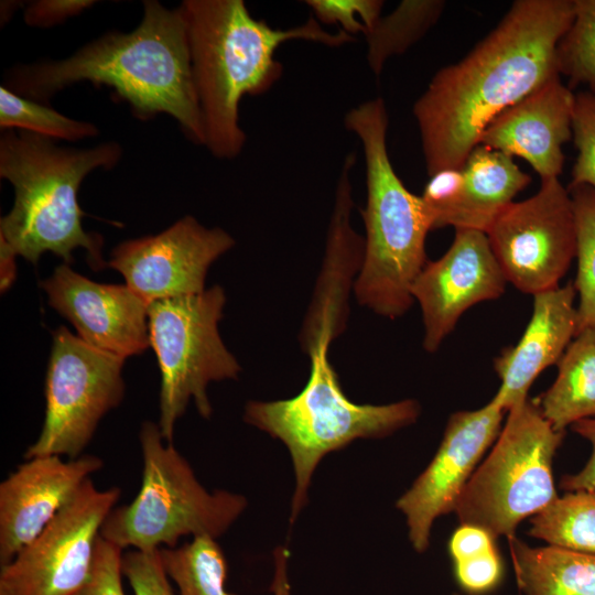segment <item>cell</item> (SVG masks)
Here are the masks:
<instances>
[{"instance_id":"obj_14","label":"cell","mask_w":595,"mask_h":595,"mask_svg":"<svg viewBox=\"0 0 595 595\" xmlns=\"http://www.w3.org/2000/svg\"><path fill=\"white\" fill-rule=\"evenodd\" d=\"M234 245L225 230L185 216L158 235L119 244L107 266L150 304L205 291L208 268Z\"/></svg>"},{"instance_id":"obj_10","label":"cell","mask_w":595,"mask_h":595,"mask_svg":"<svg viewBox=\"0 0 595 595\" xmlns=\"http://www.w3.org/2000/svg\"><path fill=\"white\" fill-rule=\"evenodd\" d=\"M123 358L91 347L64 326L54 331L45 378L44 423L24 458L82 456L100 420L123 398Z\"/></svg>"},{"instance_id":"obj_9","label":"cell","mask_w":595,"mask_h":595,"mask_svg":"<svg viewBox=\"0 0 595 595\" xmlns=\"http://www.w3.org/2000/svg\"><path fill=\"white\" fill-rule=\"evenodd\" d=\"M225 303L223 288L214 285L148 305L150 346L161 371L158 424L166 442L173 441L175 423L191 399L199 415L209 419V382L235 379L241 369L218 332Z\"/></svg>"},{"instance_id":"obj_22","label":"cell","mask_w":595,"mask_h":595,"mask_svg":"<svg viewBox=\"0 0 595 595\" xmlns=\"http://www.w3.org/2000/svg\"><path fill=\"white\" fill-rule=\"evenodd\" d=\"M558 377L540 397L542 415L560 432L595 418V324L575 335L558 361Z\"/></svg>"},{"instance_id":"obj_35","label":"cell","mask_w":595,"mask_h":595,"mask_svg":"<svg viewBox=\"0 0 595 595\" xmlns=\"http://www.w3.org/2000/svg\"><path fill=\"white\" fill-rule=\"evenodd\" d=\"M91 0H37L24 10V21L30 26L50 28L75 17L94 6Z\"/></svg>"},{"instance_id":"obj_26","label":"cell","mask_w":595,"mask_h":595,"mask_svg":"<svg viewBox=\"0 0 595 595\" xmlns=\"http://www.w3.org/2000/svg\"><path fill=\"white\" fill-rule=\"evenodd\" d=\"M0 127L68 141L98 134L95 125L68 118L47 104L20 96L3 85L0 87Z\"/></svg>"},{"instance_id":"obj_23","label":"cell","mask_w":595,"mask_h":595,"mask_svg":"<svg viewBox=\"0 0 595 595\" xmlns=\"http://www.w3.org/2000/svg\"><path fill=\"white\" fill-rule=\"evenodd\" d=\"M216 540L196 537L160 550L165 572L180 595H235L226 588L227 561Z\"/></svg>"},{"instance_id":"obj_29","label":"cell","mask_w":595,"mask_h":595,"mask_svg":"<svg viewBox=\"0 0 595 595\" xmlns=\"http://www.w3.org/2000/svg\"><path fill=\"white\" fill-rule=\"evenodd\" d=\"M572 139L577 150L569 186L587 185L595 190V96L575 93Z\"/></svg>"},{"instance_id":"obj_36","label":"cell","mask_w":595,"mask_h":595,"mask_svg":"<svg viewBox=\"0 0 595 595\" xmlns=\"http://www.w3.org/2000/svg\"><path fill=\"white\" fill-rule=\"evenodd\" d=\"M494 540L495 538L480 527L461 524L450 539L448 551L453 562H456L495 549Z\"/></svg>"},{"instance_id":"obj_34","label":"cell","mask_w":595,"mask_h":595,"mask_svg":"<svg viewBox=\"0 0 595 595\" xmlns=\"http://www.w3.org/2000/svg\"><path fill=\"white\" fill-rule=\"evenodd\" d=\"M459 586L472 595L493 591L502 577V562L497 549L454 562Z\"/></svg>"},{"instance_id":"obj_20","label":"cell","mask_w":595,"mask_h":595,"mask_svg":"<svg viewBox=\"0 0 595 595\" xmlns=\"http://www.w3.org/2000/svg\"><path fill=\"white\" fill-rule=\"evenodd\" d=\"M462 170L463 197L451 221L455 229L486 234L496 217L531 183V176L513 158L483 144L472 150Z\"/></svg>"},{"instance_id":"obj_13","label":"cell","mask_w":595,"mask_h":595,"mask_svg":"<svg viewBox=\"0 0 595 595\" xmlns=\"http://www.w3.org/2000/svg\"><path fill=\"white\" fill-rule=\"evenodd\" d=\"M505 412L490 400L480 409L451 414L432 461L396 504L416 552L429 548L436 518L454 511L482 456L498 437Z\"/></svg>"},{"instance_id":"obj_17","label":"cell","mask_w":595,"mask_h":595,"mask_svg":"<svg viewBox=\"0 0 595 595\" xmlns=\"http://www.w3.org/2000/svg\"><path fill=\"white\" fill-rule=\"evenodd\" d=\"M102 466L95 455L67 461L43 455L25 459L9 474L0 483V565L34 540Z\"/></svg>"},{"instance_id":"obj_31","label":"cell","mask_w":595,"mask_h":595,"mask_svg":"<svg viewBox=\"0 0 595 595\" xmlns=\"http://www.w3.org/2000/svg\"><path fill=\"white\" fill-rule=\"evenodd\" d=\"M464 192L461 169H446L430 175L421 195L432 229L451 226Z\"/></svg>"},{"instance_id":"obj_18","label":"cell","mask_w":595,"mask_h":595,"mask_svg":"<svg viewBox=\"0 0 595 595\" xmlns=\"http://www.w3.org/2000/svg\"><path fill=\"white\" fill-rule=\"evenodd\" d=\"M575 93L555 75L496 117L479 143L526 160L541 181L559 178L562 147L572 139Z\"/></svg>"},{"instance_id":"obj_28","label":"cell","mask_w":595,"mask_h":595,"mask_svg":"<svg viewBox=\"0 0 595 595\" xmlns=\"http://www.w3.org/2000/svg\"><path fill=\"white\" fill-rule=\"evenodd\" d=\"M556 67L567 86L595 96V0H574L572 22L556 46Z\"/></svg>"},{"instance_id":"obj_12","label":"cell","mask_w":595,"mask_h":595,"mask_svg":"<svg viewBox=\"0 0 595 595\" xmlns=\"http://www.w3.org/2000/svg\"><path fill=\"white\" fill-rule=\"evenodd\" d=\"M506 278L532 295L555 289L576 257L570 192L559 178L541 181L533 196L509 204L486 231Z\"/></svg>"},{"instance_id":"obj_8","label":"cell","mask_w":595,"mask_h":595,"mask_svg":"<svg viewBox=\"0 0 595 595\" xmlns=\"http://www.w3.org/2000/svg\"><path fill=\"white\" fill-rule=\"evenodd\" d=\"M563 437L537 402L528 399L510 409L493 450L456 502L461 524L480 527L494 538L515 537L521 521L559 497L552 463Z\"/></svg>"},{"instance_id":"obj_37","label":"cell","mask_w":595,"mask_h":595,"mask_svg":"<svg viewBox=\"0 0 595 595\" xmlns=\"http://www.w3.org/2000/svg\"><path fill=\"white\" fill-rule=\"evenodd\" d=\"M571 429L589 442L592 453L580 472L561 478L560 487L565 491L593 490L595 488V418L577 421L571 425Z\"/></svg>"},{"instance_id":"obj_25","label":"cell","mask_w":595,"mask_h":595,"mask_svg":"<svg viewBox=\"0 0 595 595\" xmlns=\"http://www.w3.org/2000/svg\"><path fill=\"white\" fill-rule=\"evenodd\" d=\"M444 8L442 0H403L390 14L380 17L365 34L371 71L379 76L386 61L418 42L437 22Z\"/></svg>"},{"instance_id":"obj_39","label":"cell","mask_w":595,"mask_h":595,"mask_svg":"<svg viewBox=\"0 0 595 595\" xmlns=\"http://www.w3.org/2000/svg\"><path fill=\"white\" fill-rule=\"evenodd\" d=\"M1 246V291H6L15 278V256L3 245Z\"/></svg>"},{"instance_id":"obj_19","label":"cell","mask_w":595,"mask_h":595,"mask_svg":"<svg viewBox=\"0 0 595 595\" xmlns=\"http://www.w3.org/2000/svg\"><path fill=\"white\" fill-rule=\"evenodd\" d=\"M576 291L572 283L533 295L531 318L517 345L495 358L501 385L491 399L502 410L528 400L536 378L558 364L577 331Z\"/></svg>"},{"instance_id":"obj_30","label":"cell","mask_w":595,"mask_h":595,"mask_svg":"<svg viewBox=\"0 0 595 595\" xmlns=\"http://www.w3.org/2000/svg\"><path fill=\"white\" fill-rule=\"evenodd\" d=\"M315 19L325 24H338L340 30L355 36L366 34L380 19V0H306Z\"/></svg>"},{"instance_id":"obj_27","label":"cell","mask_w":595,"mask_h":595,"mask_svg":"<svg viewBox=\"0 0 595 595\" xmlns=\"http://www.w3.org/2000/svg\"><path fill=\"white\" fill-rule=\"evenodd\" d=\"M567 190L576 225L577 272L573 285L578 295L577 334L595 324V190L587 185Z\"/></svg>"},{"instance_id":"obj_21","label":"cell","mask_w":595,"mask_h":595,"mask_svg":"<svg viewBox=\"0 0 595 595\" xmlns=\"http://www.w3.org/2000/svg\"><path fill=\"white\" fill-rule=\"evenodd\" d=\"M507 540L520 595H595V554Z\"/></svg>"},{"instance_id":"obj_3","label":"cell","mask_w":595,"mask_h":595,"mask_svg":"<svg viewBox=\"0 0 595 595\" xmlns=\"http://www.w3.org/2000/svg\"><path fill=\"white\" fill-rule=\"evenodd\" d=\"M194 84L202 111L205 145L219 159L237 156L246 141L239 126V102L246 95L268 91L279 80L282 64L277 48L290 40L338 47L355 36L325 31L312 17L286 30L255 19L242 0H185Z\"/></svg>"},{"instance_id":"obj_6","label":"cell","mask_w":595,"mask_h":595,"mask_svg":"<svg viewBox=\"0 0 595 595\" xmlns=\"http://www.w3.org/2000/svg\"><path fill=\"white\" fill-rule=\"evenodd\" d=\"M332 340L321 336L305 347L311 372L301 392L285 400L249 401L245 407V422L281 441L290 453L295 478L291 523L305 507L313 474L328 453L358 439L390 435L420 415V404L412 399L389 404L349 400L328 360Z\"/></svg>"},{"instance_id":"obj_38","label":"cell","mask_w":595,"mask_h":595,"mask_svg":"<svg viewBox=\"0 0 595 595\" xmlns=\"http://www.w3.org/2000/svg\"><path fill=\"white\" fill-rule=\"evenodd\" d=\"M290 553L285 547L278 545L273 551V577L270 589L273 595H291L289 580Z\"/></svg>"},{"instance_id":"obj_16","label":"cell","mask_w":595,"mask_h":595,"mask_svg":"<svg viewBox=\"0 0 595 595\" xmlns=\"http://www.w3.org/2000/svg\"><path fill=\"white\" fill-rule=\"evenodd\" d=\"M40 285L91 347L123 359L149 348V304L128 285L94 282L66 263Z\"/></svg>"},{"instance_id":"obj_32","label":"cell","mask_w":595,"mask_h":595,"mask_svg":"<svg viewBox=\"0 0 595 595\" xmlns=\"http://www.w3.org/2000/svg\"><path fill=\"white\" fill-rule=\"evenodd\" d=\"M122 573L134 595H175L160 550H130L123 553Z\"/></svg>"},{"instance_id":"obj_33","label":"cell","mask_w":595,"mask_h":595,"mask_svg":"<svg viewBox=\"0 0 595 595\" xmlns=\"http://www.w3.org/2000/svg\"><path fill=\"white\" fill-rule=\"evenodd\" d=\"M122 556L123 550L100 536L90 576L75 595H126Z\"/></svg>"},{"instance_id":"obj_40","label":"cell","mask_w":595,"mask_h":595,"mask_svg":"<svg viewBox=\"0 0 595 595\" xmlns=\"http://www.w3.org/2000/svg\"><path fill=\"white\" fill-rule=\"evenodd\" d=\"M454 595H458V594H454Z\"/></svg>"},{"instance_id":"obj_41","label":"cell","mask_w":595,"mask_h":595,"mask_svg":"<svg viewBox=\"0 0 595 595\" xmlns=\"http://www.w3.org/2000/svg\"><path fill=\"white\" fill-rule=\"evenodd\" d=\"M594 490H595V488H594Z\"/></svg>"},{"instance_id":"obj_15","label":"cell","mask_w":595,"mask_h":595,"mask_svg":"<svg viewBox=\"0 0 595 595\" xmlns=\"http://www.w3.org/2000/svg\"><path fill=\"white\" fill-rule=\"evenodd\" d=\"M506 282L486 234L455 229L448 250L428 261L411 288L422 311L424 349L437 350L463 313L479 302L498 299Z\"/></svg>"},{"instance_id":"obj_1","label":"cell","mask_w":595,"mask_h":595,"mask_svg":"<svg viewBox=\"0 0 595 595\" xmlns=\"http://www.w3.org/2000/svg\"><path fill=\"white\" fill-rule=\"evenodd\" d=\"M574 0H517L459 62L441 68L413 105L429 176L463 167L487 126L555 75Z\"/></svg>"},{"instance_id":"obj_4","label":"cell","mask_w":595,"mask_h":595,"mask_svg":"<svg viewBox=\"0 0 595 595\" xmlns=\"http://www.w3.org/2000/svg\"><path fill=\"white\" fill-rule=\"evenodd\" d=\"M122 155L116 142L89 149L55 145L52 139L4 130L0 138V176L14 190L11 210L0 219L1 245L35 264L45 252L73 262L84 248L95 270L104 269L102 238L83 228L78 190L96 169H111Z\"/></svg>"},{"instance_id":"obj_11","label":"cell","mask_w":595,"mask_h":595,"mask_svg":"<svg viewBox=\"0 0 595 595\" xmlns=\"http://www.w3.org/2000/svg\"><path fill=\"white\" fill-rule=\"evenodd\" d=\"M121 495L87 479L45 529L0 570V595H75L90 576L105 520Z\"/></svg>"},{"instance_id":"obj_5","label":"cell","mask_w":595,"mask_h":595,"mask_svg":"<svg viewBox=\"0 0 595 595\" xmlns=\"http://www.w3.org/2000/svg\"><path fill=\"white\" fill-rule=\"evenodd\" d=\"M347 130L361 141L366 167L364 257L355 294L376 314L397 318L413 302L411 288L426 264L425 238L432 230L421 196L396 173L387 149L388 111L382 98L347 111Z\"/></svg>"},{"instance_id":"obj_2","label":"cell","mask_w":595,"mask_h":595,"mask_svg":"<svg viewBox=\"0 0 595 595\" xmlns=\"http://www.w3.org/2000/svg\"><path fill=\"white\" fill-rule=\"evenodd\" d=\"M83 80L112 87L140 118L172 116L193 142L205 145L180 7L170 10L159 1H143L141 22L131 32H109L64 60L13 67L6 87L47 104L55 93Z\"/></svg>"},{"instance_id":"obj_7","label":"cell","mask_w":595,"mask_h":595,"mask_svg":"<svg viewBox=\"0 0 595 595\" xmlns=\"http://www.w3.org/2000/svg\"><path fill=\"white\" fill-rule=\"evenodd\" d=\"M139 441L140 489L130 504L111 510L101 528L102 539L121 550L170 549L184 537L217 539L242 515L246 497L206 489L186 458L163 439L158 423L143 422Z\"/></svg>"},{"instance_id":"obj_24","label":"cell","mask_w":595,"mask_h":595,"mask_svg":"<svg viewBox=\"0 0 595 595\" xmlns=\"http://www.w3.org/2000/svg\"><path fill=\"white\" fill-rule=\"evenodd\" d=\"M529 536L577 552L595 554V490L566 491L531 517Z\"/></svg>"}]
</instances>
